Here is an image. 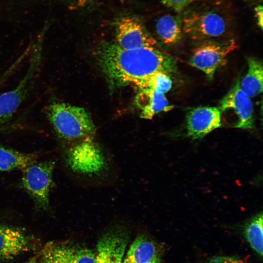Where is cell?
I'll use <instances>...</instances> for the list:
<instances>
[{
    "label": "cell",
    "instance_id": "obj_23",
    "mask_svg": "<svg viewBox=\"0 0 263 263\" xmlns=\"http://www.w3.org/2000/svg\"><path fill=\"white\" fill-rule=\"evenodd\" d=\"M255 16L258 24L262 29L263 27V7L262 5H258L255 8Z\"/></svg>",
    "mask_w": 263,
    "mask_h": 263
},
{
    "label": "cell",
    "instance_id": "obj_16",
    "mask_svg": "<svg viewBox=\"0 0 263 263\" xmlns=\"http://www.w3.org/2000/svg\"><path fill=\"white\" fill-rule=\"evenodd\" d=\"M248 70L244 78L240 80L242 90L251 98L263 91V66L261 60L254 57L247 58Z\"/></svg>",
    "mask_w": 263,
    "mask_h": 263
},
{
    "label": "cell",
    "instance_id": "obj_4",
    "mask_svg": "<svg viewBox=\"0 0 263 263\" xmlns=\"http://www.w3.org/2000/svg\"><path fill=\"white\" fill-rule=\"evenodd\" d=\"M44 36L40 33L34 44L30 63L22 79L14 89L0 94V126L10 121L33 87L41 65Z\"/></svg>",
    "mask_w": 263,
    "mask_h": 263
},
{
    "label": "cell",
    "instance_id": "obj_14",
    "mask_svg": "<svg viewBox=\"0 0 263 263\" xmlns=\"http://www.w3.org/2000/svg\"><path fill=\"white\" fill-rule=\"evenodd\" d=\"M135 102L141 111L140 117L147 119H151L161 112H168L174 108L163 93L148 89H139L135 96Z\"/></svg>",
    "mask_w": 263,
    "mask_h": 263
},
{
    "label": "cell",
    "instance_id": "obj_15",
    "mask_svg": "<svg viewBox=\"0 0 263 263\" xmlns=\"http://www.w3.org/2000/svg\"><path fill=\"white\" fill-rule=\"evenodd\" d=\"M154 243L146 235L137 236L131 245L123 263H146L158 257Z\"/></svg>",
    "mask_w": 263,
    "mask_h": 263
},
{
    "label": "cell",
    "instance_id": "obj_17",
    "mask_svg": "<svg viewBox=\"0 0 263 263\" xmlns=\"http://www.w3.org/2000/svg\"><path fill=\"white\" fill-rule=\"evenodd\" d=\"M156 31L163 42L172 45L179 41L183 35L182 19L177 16L165 15L156 23Z\"/></svg>",
    "mask_w": 263,
    "mask_h": 263
},
{
    "label": "cell",
    "instance_id": "obj_24",
    "mask_svg": "<svg viewBox=\"0 0 263 263\" xmlns=\"http://www.w3.org/2000/svg\"><path fill=\"white\" fill-rule=\"evenodd\" d=\"M75 7H83L93 0H66Z\"/></svg>",
    "mask_w": 263,
    "mask_h": 263
},
{
    "label": "cell",
    "instance_id": "obj_10",
    "mask_svg": "<svg viewBox=\"0 0 263 263\" xmlns=\"http://www.w3.org/2000/svg\"><path fill=\"white\" fill-rule=\"evenodd\" d=\"M238 78L219 102L221 112L232 110L238 118L234 127L242 129L254 128L253 105L251 98L244 92L240 86Z\"/></svg>",
    "mask_w": 263,
    "mask_h": 263
},
{
    "label": "cell",
    "instance_id": "obj_20",
    "mask_svg": "<svg viewBox=\"0 0 263 263\" xmlns=\"http://www.w3.org/2000/svg\"><path fill=\"white\" fill-rule=\"evenodd\" d=\"M171 86L169 74L161 72L152 74L136 85L139 89L148 88L164 94L169 91Z\"/></svg>",
    "mask_w": 263,
    "mask_h": 263
},
{
    "label": "cell",
    "instance_id": "obj_5",
    "mask_svg": "<svg viewBox=\"0 0 263 263\" xmlns=\"http://www.w3.org/2000/svg\"><path fill=\"white\" fill-rule=\"evenodd\" d=\"M55 167L54 161L47 160L36 162L22 170L21 186L42 210H48L49 207Z\"/></svg>",
    "mask_w": 263,
    "mask_h": 263
},
{
    "label": "cell",
    "instance_id": "obj_19",
    "mask_svg": "<svg viewBox=\"0 0 263 263\" xmlns=\"http://www.w3.org/2000/svg\"><path fill=\"white\" fill-rule=\"evenodd\" d=\"M263 213L250 219L244 226V236L251 248L260 257L263 255Z\"/></svg>",
    "mask_w": 263,
    "mask_h": 263
},
{
    "label": "cell",
    "instance_id": "obj_13",
    "mask_svg": "<svg viewBox=\"0 0 263 263\" xmlns=\"http://www.w3.org/2000/svg\"><path fill=\"white\" fill-rule=\"evenodd\" d=\"M33 238L21 228L0 224V260L14 259L33 249Z\"/></svg>",
    "mask_w": 263,
    "mask_h": 263
},
{
    "label": "cell",
    "instance_id": "obj_18",
    "mask_svg": "<svg viewBox=\"0 0 263 263\" xmlns=\"http://www.w3.org/2000/svg\"><path fill=\"white\" fill-rule=\"evenodd\" d=\"M37 155L0 146V171L23 170L36 162Z\"/></svg>",
    "mask_w": 263,
    "mask_h": 263
},
{
    "label": "cell",
    "instance_id": "obj_12",
    "mask_svg": "<svg viewBox=\"0 0 263 263\" xmlns=\"http://www.w3.org/2000/svg\"><path fill=\"white\" fill-rule=\"evenodd\" d=\"M222 112L218 107L201 106L188 110L186 114L187 135L202 138L222 126Z\"/></svg>",
    "mask_w": 263,
    "mask_h": 263
},
{
    "label": "cell",
    "instance_id": "obj_7",
    "mask_svg": "<svg viewBox=\"0 0 263 263\" xmlns=\"http://www.w3.org/2000/svg\"><path fill=\"white\" fill-rule=\"evenodd\" d=\"M237 47L233 39L205 41L193 50L189 64L204 72L209 79H212L216 70L226 62L227 56Z\"/></svg>",
    "mask_w": 263,
    "mask_h": 263
},
{
    "label": "cell",
    "instance_id": "obj_1",
    "mask_svg": "<svg viewBox=\"0 0 263 263\" xmlns=\"http://www.w3.org/2000/svg\"><path fill=\"white\" fill-rule=\"evenodd\" d=\"M97 62L112 87L136 85L156 72L176 73L175 60L155 46L124 49L114 42L97 48Z\"/></svg>",
    "mask_w": 263,
    "mask_h": 263
},
{
    "label": "cell",
    "instance_id": "obj_2",
    "mask_svg": "<svg viewBox=\"0 0 263 263\" xmlns=\"http://www.w3.org/2000/svg\"><path fill=\"white\" fill-rule=\"evenodd\" d=\"M62 156L66 169L80 186L105 187L117 180L118 172L113 156L94 137L67 145Z\"/></svg>",
    "mask_w": 263,
    "mask_h": 263
},
{
    "label": "cell",
    "instance_id": "obj_6",
    "mask_svg": "<svg viewBox=\"0 0 263 263\" xmlns=\"http://www.w3.org/2000/svg\"><path fill=\"white\" fill-rule=\"evenodd\" d=\"M182 22L183 32L195 39L221 37L228 30L226 19L213 10L188 12L184 16Z\"/></svg>",
    "mask_w": 263,
    "mask_h": 263
},
{
    "label": "cell",
    "instance_id": "obj_3",
    "mask_svg": "<svg viewBox=\"0 0 263 263\" xmlns=\"http://www.w3.org/2000/svg\"><path fill=\"white\" fill-rule=\"evenodd\" d=\"M44 110L55 133L67 145L94 137L95 125L84 108L53 101L47 105Z\"/></svg>",
    "mask_w": 263,
    "mask_h": 263
},
{
    "label": "cell",
    "instance_id": "obj_25",
    "mask_svg": "<svg viewBox=\"0 0 263 263\" xmlns=\"http://www.w3.org/2000/svg\"><path fill=\"white\" fill-rule=\"evenodd\" d=\"M146 263H160V257H158L153 260Z\"/></svg>",
    "mask_w": 263,
    "mask_h": 263
},
{
    "label": "cell",
    "instance_id": "obj_11",
    "mask_svg": "<svg viewBox=\"0 0 263 263\" xmlns=\"http://www.w3.org/2000/svg\"><path fill=\"white\" fill-rule=\"evenodd\" d=\"M128 239V232L122 225L110 229L98 241L95 263H123Z\"/></svg>",
    "mask_w": 263,
    "mask_h": 263
},
{
    "label": "cell",
    "instance_id": "obj_8",
    "mask_svg": "<svg viewBox=\"0 0 263 263\" xmlns=\"http://www.w3.org/2000/svg\"><path fill=\"white\" fill-rule=\"evenodd\" d=\"M39 263H95V253L68 242H51L41 251Z\"/></svg>",
    "mask_w": 263,
    "mask_h": 263
},
{
    "label": "cell",
    "instance_id": "obj_22",
    "mask_svg": "<svg viewBox=\"0 0 263 263\" xmlns=\"http://www.w3.org/2000/svg\"><path fill=\"white\" fill-rule=\"evenodd\" d=\"M207 263H245L243 260L228 256H216L209 259Z\"/></svg>",
    "mask_w": 263,
    "mask_h": 263
},
{
    "label": "cell",
    "instance_id": "obj_21",
    "mask_svg": "<svg viewBox=\"0 0 263 263\" xmlns=\"http://www.w3.org/2000/svg\"><path fill=\"white\" fill-rule=\"evenodd\" d=\"M166 6L177 11H180L196 0H158Z\"/></svg>",
    "mask_w": 263,
    "mask_h": 263
},
{
    "label": "cell",
    "instance_id": "obj_9",
    "mask_svg": "<svg viewBox=\"0 0 263 263\" xmlns=\"http://www.w3.org/2000/svg\"><path fill=\"white\" fill-rule=\"evenodd\" d=\"M115 42L120 48L130 50L154 47L157 43L138 19L123 17L116 23Z\"/></svg>",
    "mask_w": 263,
    "mask_h": 263
}]
</instances>
